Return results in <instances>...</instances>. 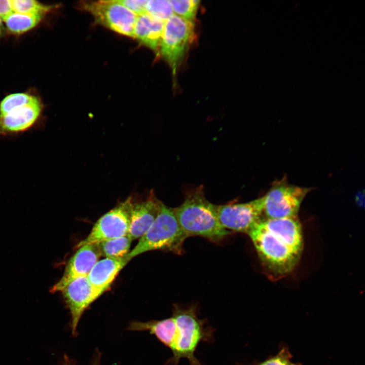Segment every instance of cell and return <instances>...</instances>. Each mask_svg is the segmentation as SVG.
<instances>
[{"instance_id": "cell-9", "label": "cell", "mask_w": 365, "mask_h": 365, "mask_svg": "<svg viewBox=\"0 0 365 365\" xmlns=\"http://www.w3.org/2000/svg\"><path fill=\"white\" fill-rule=\"evenodd\" d=\"M264 196L248 202L217 205L219 221L227 230L248 234L264 217Z\"/></svg>"}, {"instance_id": "cell-14", "label": "cell", "mask_w": 365, "mask_h": 365, "mask_svg": "<svg viewBox=\"0 0 365 365\" xmlns=\"http://www.w3.org/2000/svg\"><path fill=\"white\" fill-rule=\"evenodd\" d=\"M126 256L98 261L88 273L87 277L89 282L101 295L109 288L120 271L129 262Z\"/></svg>"}, {"instance_id": "cell-24", "label": "cell", "mask_w": 365, "mask_h": 365, "mask_svg": "<svg viewBox=\"0 0 365 365\" xmlns=\"http://www.w3.org/2000/svg\"><path fill=\"white\" fill-rule=\"evenodd\" d=\"M120 3L127 8L129 10L139 15L145 12V5L147 1L145 0H118Z\"/></svg>"}, {"instance_id": "cell-10", "label": "cell", "mask_w": 365, "mask_h": 365, "mask_svg": "<svg viewBox=\"0 0 365 365\" xmlns=\"http://www.w3.org/2000/svg\"><path fill=\"white\" fill-rule=\"evenodd\" d=\"M61 292L71 314V332L75 335L84 311L101 295L92 287L87 276L75 279Z\"/></svg>"}, {"instance_id": "cell-12", "label": "cell", "mask_w": 365, "mask_h": 365, "mask_svg": "<svg viewBox=\"0 0 365 365\" xmlns=\"http://www.w3.org/2000/svg\"><path fill=\"white\" fill-rule=\"evenodd\" d=\"M131 197L130 225L128 235L135 240L142 237L155 220L160 201L151 193L144 199L135 200Z\"/></svg>"}, {"instance_id": "cell-27", "label": "cell", "mask_w": 365, "mask_h": 365, "mask_svg": "<svg viewBox=\"0 0 365 365\" xmlns=\"http://www.w3.org/2000/svg\"><path fill=\"white\" fill-rule=\"evenodd\" d=\"M62 365H70V362L68 359V357L66 356L64 357V360L63 363H62ZM95 365H98V363H96Z\"/></svg>"}, {"instance_id": "cell-16", "label": "cell", "mask_w": 365, "mask_h": 365, "mask_svg": "<svg viewBox=\"0 0 365 365\" xmlns=\"http://www.w3.org/2000/svg\"><path fill=\"white\" fill-rule=\"evenodd\" d=\"M164 22L147 13L138 15L133 38L159 54Z\"/></svg>"}, {"instance_id": "cell-20", "label": "cell", "mask_w": 365, "mask_h": 365, "mask_svg": "<svg viewBox=\"0 0 365 365\" xmlns=\"http://www.w3.org/2000/svg\"><path fill=\"white\" fill-rule=\"evenodd\" d=\"M38 99L36 97L25 93H17L5 97L0 103V116H3L14 110L30 103Z\"/></svg>"}, {"instance_id": "cell-28", "label": "cell", "mask_w": 365, "mask_h": 365, "mask_svg": "<svg viewBox=\"0 0 365 365\" xmlns=\"http://www.w3.org/2000/svg\"><path fill=\"white\" fill-rule=\"evenodd\" d=\"M3 29H4V26L3 24L2 20L0 18V36L2 34Z\"/></svg>"}, {"instance_id": "cell-17", "label": "cell", "mask_w": 365, "mask_h": 365, "mask_svg": "<svg viewBox=\"0 0 365 365\" xmlns=\"http://www.w3.org/2000/svg\"><path fill=\"white\" fill-rule=\"evenodd\" d=\"M128 329L133 331H148L170 349L177 332L175 322L172 316L162 320L145 322L133 321L130 323Z\"/></svg>"}, {"instance_id": "cell-2", "label": "cell", "mask_w": 365, "mask_h": 365, "mask_svg": "<svg viewBox=\"0 0 365 365\" xmlns=\"http://www.w3.org/2000/svg\"><path fill=\"white\" fill-rule=\"evenodd\" d=\"M187 237L177 222L174 208L160 201L155 220L126 257L130 261L137 256L153 250H165L180 254Z\"/></svg>"}, {"instance_id": "cell-23", "label": "cell", "mask_w": 365, "mask_h": 365, "mask_svg": "<svg viewBox=\"0 0 365 365\" xmlns=\"http://www.w3.org/2000/svg\"><path fill=\"white\" fill-rule=\"evenodd\" d=\"M145 12L152 16L165 22L174 15L169 1H147Z\"/></svg>"}, {"instance_id": "cell-11", "label": "cell", "mask_w": 365, "mask_h": 365, "mask_svg": "<svg viewBox=\"0 0 365 365\" xmlns=\"http://www.w3.org/2000/svg\"><path fill=\"white\" fill-rule=\"evenodd\" d=\"M78 248L68 260L62 277L51 288L52 292L61 291L75 279L87 276L101 256L97 243L84 245Z\"/></svg>"}, {"instance_id": "cell-19", "label": "cell", "mask_w": 365, "mask_h": 365, "mask_svg": "<svg viewBox=\"0 0 365 365\" xmlns=\"http://www.w3.org/2000/svg\"><path fill=\"white\" fill-rule=\"evenodd\" d=\"M132 241L127 234L98 244L101 256L105 258H120L125 257L129 253Z\"/></svg>"}, {"instance_id": "cell-4", "label": "cell", "mask_w": 365, "mask_h": 365, "mask_svg": "<svg viewBox=\"0 0 365 365\" xmlns=\"http://www.w3.org/2000/svg\"><path fill=\"white\" fill-rule=\"evenodd\" d=\"M248 235L266 269L277 278L283 277L296 267L301 253L294 251L258 223Z\"/></svg>"}, {"instance_id": "cell-18", "label": "cell", "mask_w": 365, "mask_h": 365, "mask_svg": "<svg viewBox=\"0 0 365 365\" xmlns=\"http://www.w3.org/2000/svg\"><path fill=\"white\" fill-rule=\"evenodd\" d=\"M43 16L13 12L4 21L10 32L18 34L35 27L41 21Z\"/></svg>"}, {"instance_id": "cell-15", "label": "cell", "mask_w": 365, "mask_h": 365, "mask_svg": "<svg viewBox=\"0 0 365 365\" xmlns=\"http://www.w3.org/2000/svg\"><path fill=\"white\" fill-rule=\"evenodd\" d=\"M41 111L42 105L39 99L14 110L4 116H0V130L3 132L24 130L35 122Z\"/></svg>"}, {"instance_id": "cell-13", "label": "cell", "mask_w": 365, "mask_h": 365, "mask_svg": "<svg viewBox=\"0 0 365 365\" xmlns=\"http://www.w3.org/2000/svg\"><path fill=\"white\" fill-rule=\"evenodd\" d=\"M259 223L276 238L301 254L303 246V234L298 215L277 218L264 217Z\"/></svg>"}, {"instance_id": "cell-26", "label": "cell", "mask_w": 365, "mask_h": 365, "mask_svg": "<svg viewBox=\"0 0 365 365\" xmlns=\"http://www.w3.org/2000/svg\"><path fill=\"white\" fill-rule=\"evenodd\" d=\"M13 12L11 1L0 0V18L2 21Z\"/></svg>"}, {"instance_id": "cell-22", "label": "cell", "mask_w": 365, "mask_h": 365, "mask_svg": "<svg viewBox=\"0 0 365 365\" xmlns=\"http://www.w3.org/2000/svg\"><path fill=\"white\" fill-rule=\"evenodd\" d=\"M11 4L14 12L29 14L43 15L53 7L34 0H12Z\"/></svg>"}, {"instance_id": "cell-21", "label": "cell", "mask_w": 365, "mask_h": 365, "mask_svg": "<svg viewBox=\"0 0 365 365\" xmlns=\"http://www.w3.org/2000/svg\"><path fill=\"white\" fill-rule=\"evenodd\" d=\"M173 13L186 20L194 22L199 6L195 0L169 1Z\"/></svg>"}, {"instance_id": "cell-1", "label": "cell", "mask_w": 365, "mask_h": 365, "mask_svg": "<svg viewBox=\"0 0 365 365\" xmlns=\"http://www.w3.org/2000/svg\"><path fill=\"white\" fill-rule=\"evenodd\" d=\"M217 206L206 199L203 187H199L188 194L184 202L174 211L180 228L188 237L198 236L216 241L230 233L219 221Z\"/></svg>"}, {"instance_id": "cell-8", "label": "cell", "mask_w": 365, "mask_h": 365, "mask_svg": "<svg viewBox=\"0 0 365 365\" xmlns=\"http://www.w3.org/2000/svg\"><path fill=\"white\" fill-rule=\"evenodd\" d=\"M131 200L128 197L103 214L95 223L89 235L77 245L99 243L127 235L130 218Z\"/></svg>"}, {"instance_id": "cell-6", "label": "cell", "mask_w": 365, "mask_h": 365, "mask_svg": "<svg viewBox=\"0 0 365 365\" xmlns=\"http://www.w3.org/2000/svg\"><path fill=\"white\" fill-rule=\"evenodd\" d=\"M311 189L290 184L285 178L274 182L264 196L265 218L297 215L302 201Z\"/></svg>"}, {"instance_id": "cell-25", "label": "cell", "mask_w": 365, "mask_h": 365, "mask_svg": "<svg viewBox=\"0 0 365 365\" xmlns=\"http://www.w3.org/2000/svg\"><path fill=\"white\" fill-rule=\"evenodd\" d=\"M259 365H296L292 363L287 357L278 355L275 357L271 358L264 362L261 363Z\"/></svg>"}, {"instance_id": "cell-5", "label": "cell", "mask_w": 365, "mask_h": 365, "mask_svg": "<svg viewBox=\"0 0 365 365\" xmlns=\"http://www.w3.org/2000/svg\"><path fill=\"white\" fill-rule=\"evenodd\" d=\"M195 38V24L176 15L164 22L159 52L175 77Z\"/></svg>"}, {"instance_id": "cell-3", "label": "cell", "mask_w": 365, "mask_h": 365, "mask_svg": "<svg viewBox=\"0 0 365 365\" xmlns=\"http://www.w3.org/2000/svg\"><path fill=\"white\" fill-rule=\"evenodd\" d=\"M172 316L175 322L177 332L171 349L173 356L169 362L177 365L181 358H186L191 365H201L194 353L200 342L211 338L212 329L205 327V320L197 317L195 306L182 308L174 305Z\"/></svg>"}, {"instance_id": "cell-7", "label": "cell", "mask_w": 365, "mask_h": 365, "mask_svg": "<svg viewBox=\"0 0 365 365\" xmlns=\"http://www.w3.org/2000/svg\"><path fill=\"white\" fill-rule=\"evenodd\" d=\"M81 6L97 23L121 34L133 37L137 15L118 0L84 2Z\"/></svg>"}]
</instances>
